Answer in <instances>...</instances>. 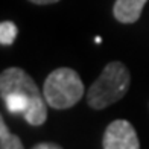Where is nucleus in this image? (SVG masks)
Masks as SVG:
<instances>
[{
	"instance_id": "7ed1b4c3",
	"label": "nucleus",
	"mask_w": 149,
	"mask_h": 149,
	"mask_svg": "<svg viewBox=\"0 0 149 149\" xmlns=\"http://www.w3.org/2000/svg\"><path fill=\"white\" fill-rule=\"evenodd\" d=\"M84 84L79 74L69 67H59L49 73L43 85L47 105L53 110H67L84 96Z\"/></svg>"
},
{
	"instance_id": "f03ea898",
	"label": "nucleus",
	"mask_w": 149,
	"mask_h": 149,
	"mask_svg": "<svg viewBox=\"0 0 149 149\" xmlns=\"http://www.w3.org/2000/svg\"><path fill=\"white\" fill-rule=\"evenodd\" d=\"M130 72L120 61L108 63L87 93V104L93 110H104L120 100L130 88Z\"/></svg>"
},
{
	"instance_id": "1a4fd4ad",
	"label": "nucleus",
	"mask_w": 149,
	"mask_h": 149,
	"mask_svg": "<svg viewBox=\"0 0 149 149\" xmlns=\"http://www.w3.org/2000/svg\"><path fill=\"white\" fill-rule=\"evenodd\" d=\"M33 5H52V3H58L59 0H29Z\"/></svg>"
},
{
	"instance_id": "20e7f679",
	"label": "nucleus",
	"mask_w": 149,
	"mask_h": 149,
	"mask_svg": "<svg viewBox=\"0 0 149 149\" xmlns=\"http://www.w3.org/2000/svg\"><path fill=\"white\" fill-rule=\"evenodd\" d=\"M102 145L104 149H140V141L134 126L123 119L114 120L107 126Z\"/></svg>"
},
{
	"instance_id": "423d86ee",
	"label": "nucleus",
	"mask_w": 149,
	"mask_h": 149,
	"mask_svg": "<svg viewBox=\"0 0 149 149\" xmlns=\"http://www.w3.org/2000/svg\"><path fill=\"white\" fill-rule=\"evenodd\" d=\"M0 149H24L18 135L9 132L3 117H0Z\"/></svg>"
},
{
	"instance_id": "39448f33",
	"label": "nucleus",
	"mask_w": 149,
	"mask_h": 149,
	"mask_svg": "<svg viewBox=\"0 0 149 149\" xmlns=\"http://www.w3.org/2000/svg\"><path fill=\"white\" fill-rule=\"evenodd\" d=\"M148 0H116L113 6V15L123 24L135 23L141 15Z\"/></svg>"
},
{
	"instance_id": "6e6552de",
	"label": "nucleus",
	"mask_w": 149,
	"mask_h": 149,
	"mask_svg": "<svg viewBox=\"0 0 149 149\" xmlns=\"http://www.w3.org/2000/svg\"><path fill=\"white\" fill-rule=\"evenodd\" d=\"M32 149H63L59 145L56 143H50V141H44V143H38L35 145Z\"/></svg>"
},
{
	"instance_id": "0eeeda50",
	"label": "nucleus",
	"mask_w": 149,
	"mask_h": 149,
	"mask_svg": "<svg viewBox=\"0 0 149 149\" xmlns=\"http://www.w3.org/2000/svg\"><path fill=\"white\" fill-rule=\"evenodd\" d=\"M17 33H18V28L12 22L0 23V43H2V46H11L15 41Z\"/></svg>"
},
{
	"instance_id": "f257e3e1",
	"label": "nucleus",
	"mask_w": 149,
	"mask_h": 149,
	"mask_svg": "<svg viewBox=\"0 0 149 149\" xmlns=\"http://www.w3.org/2000/svg\"><path fill=\"white\" fill-rule=\"evenodd\" d=\"M9 93H17L29 100V111L24 120L32 126L43 125L47 119V102L38 85L20 67H9L0 74V94L2 97Z\"/></svg>"
}]
</instances>
